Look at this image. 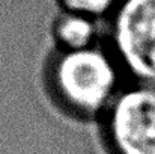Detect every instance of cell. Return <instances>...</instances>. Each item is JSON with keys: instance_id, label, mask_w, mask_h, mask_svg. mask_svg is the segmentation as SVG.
<instances>
[{"instance_id": "cell-1", "label": "cell", "mask_w": 155, "mask_h": 154, "mask_svg": "<svg viewBox=\"0 0 155 154\" xmlns=\"http://www.w3.org/2000/svg\"><path fill=\"white\" fill-rule=\"evenodd\" d=\"M128 77L105 41L84 50L51 47L41 67V88L62 116L97 124Z\"/></svg>"}, {"instance_id": "cell-2", "label": "cell", "mask_w": 155, "mask_h": 154, "mask_svg": "<svg viewBox=\"0 0 155 154\" xmlns=\"http://www.w3.org/2000/svg\"><path fill=\"white\" fill-rule=\"evenodd\" d=\"M95 125L104 154H155V83L128 80Z\"/></svg>"}, {"instance_id": "cell-3", "label": "cell", "mask_w": 155, "mask_h": 154, "mask_svg": "<svg viewBox=\"0 0 155 154\" xmlns=\"http://www.w3.org/2000/svg\"><path fill=\"white\" fill-rule=\"evenodd\" d=\"M104 41L128 80L155 83V0H122L104 21Z\"/></svg>"}, {"instance_id": "cell-4", "label": "cell", "mask_w": 155, "mask_h": 154, "mask_svg": "<svg viewBox=\"0 0 155 154\" xmlns=\"http://www.w3.org/2000/svg\"><path fill=\"white\" fill-rule=\"evenodd\" d=\"M53 47L84 50L104 41V23L81 12L59 9L50 23Z\"/></svg>"}, {"instance_id": "cell-5", "label": "cell", "mask_w": 155, "mask_h": 154, "mask_svg": "<svg viewBox=\"0 0 155 154\" xmlns=\"http://www.w3.org/2000/svg\"><path fill=\"white\" fill-rule=\"evenodd\" d=\"M122 0H56L59 9L75 11L91 15L100 21H105Z\"/></svg>"}]
</instances>
